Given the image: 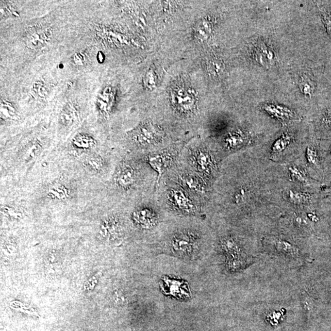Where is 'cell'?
Wrapping results in <instances>:
<instances>
[{
    "instance_id": "obj_1",
    "label": "cell",
    "mask_w": 331,
    "mask_h": 331,
    "mask_svg": "<svg viewBox=\"0 0 331 331\" xmlns=\"http://www.w3.org/2000/svg\"><path fill=\"white\" fill-rule=\"evenodd\" d=\"M172 248L176 255L182 257L190 258L198 252V242L195 237L190 234H182L174 237Z\"/></svg>"
},
{
    "instance_id": "obj_2",
    "label": "cell",
    "mask_w": 331,
    "mask_h": 331,
    "mask_svg": "<svg viewBox=\"0 0 331 331\" xmlns=\"http://www.w3.org/2000/svg\"><path fill=\"white\" fill-rule=\"evenodd\" d=\"M253 56L259 64L266 67L273 66L276 61L274 51L263 42H258L255 44Z\"/></svg>"
},
{
    "instance_id": "obj_3",
    "label": "cell",
    "mask_w": 331,
    "mask_h": 331,
    "mask_svg": "<svg viewBox=\"0 0 331 331\" xmlns=\"http://www.w3.org/2000/svg\"><path fill=\"white\" fill-rule=\"evenodd\" d=\"M263 110L269 115L283 122L286 121L298 120V116L295 112L285 106L271 103L263 104L262 106Z\"/></svg>"
},
{
    "instance_id": "obj_4",
    "label": "cell",
    "mask_w": 331,
    "mask_h": 331,
    "mask_svg": "<svg viewBox=\"0 0 331 331\" xmlns=\"http://www.w3.org/2000/svg\"><path fill=\"white\" fill-rule=\"evenodd\" d=\"M221 247L227 255V261H235L245 258L241 246L232 237H226L221 242Z\"/></svg>"
},
{
    "instance_id": "obj_5",
    "label": "cell",
    "mask_w": 331,
    "mask_h": 331,
    "mask_svg": "<svg viewBox=\"0 0 331 331\" xmlns=\"http://www.w3.org/2000/svg\"><path fill=\"white\" fill-rule=\"evenodd\" d=\"M270 242L275 250L281 255L292 258L298 257L299 255V248L285 240L274 238L270 239Z\"/></svg>"
},
{
    "instance_id": "obj_6",
    "label": "cell",
    "mask_w": 331,
    "mask_h": 331,
    "mask_svg": "<svg viewBox=\"0 0 331 331\" xmlns=\"http://www.w3.org/2000/svg\"><path fill=\"white\" fill-rule=\"evenodd\" d=\"M160 136V132L157 128L151 124H146L141 126L136 132V139L140 144H151Z\"/></svg>"
},
{
    "instance_id": "obj_7",
    "label": "cell",
    "mask_w": 331,
    "mask_h": 331,
    "mask_svg": "<svg viewBox=\"0 0 331 331\" xmlns=\"http://www.w3.org/2000/svg\"><path fill=\"white\" fill-rule=\"evenodd\" d=\"M50 32L47 30H38L28 35L26 38L27 46L32 49L40 48L48 41Z\"/></svg>"
},
{
    "instance_id": "obj_8",
    "label": "cell",
    "mask_w": 331,
    "mask_h": 331,
    "mask_svg": "<svg viewBox=\"0 0 331 331\" xmlns=\"http://www.w3.org/2000/svg\"><path fill=\"white\" fill-rule=\"evenodd\" d=\"M133 219L137 225L144 228H150L155 225L156 218L150 210H137L133 214Z\"/></svg>"
},
{
    "instance_id": "obj_9",
    "label": "cell",
    "mask_w": 331,
    "mask_h": 331,
    "mask_svg": "<svg viewBox=\"0 0 331 331\" xmlns=\"http://www.w3.org/2000/svg\"><path fill=\"white\" fill-rule=\"evenodd\" d=\"M78 118V114L75 106L68 103L63 108L60 113L59 120L62 125L69 127L73 124Z\"/></svg>"
},
{
    "instance_id": "obj_10",
    "label": "cell",
    "mask_w": 331,
    "mask_h": 331,
    "mask_svg": "<svg viewBox=\"0 0 331 331\" xmlns=\"http://www.w3.org/2000/svg\"><path fill=\"white\" fill-rule=\"evenodd\" d=\"M135 173L131 167H125L120 172L116 179L118 185L122 188H128L134 183Z\"/></svg>"
},
{
    "instance_id": "obj_11",
    "label": "cell",
    "mask_w": 331,
    "mask_h": 331,
    "mask_svg": "<svg viewBox=\"0 0 331 331\" xmlns=\"http://www.w3.org/2000/svg\"><path fill=\"white\" fill-rule=\"evenodd\" d=\"M48 198L53 200H64L69 198L68 189L62 184H56L51 186L47 192Z\"/></svg>"
},
{
    "instance_id": "obj_12",
    "label": "cell",
    "mask_w": 331,
    "mask_h": 331,
    "mask_svg": "<svg viewBox=\"0 0 331 331\" xmlns=\"http://www.w3.org/2000/svg\"><path fill=\"white\" fill-rule=\"evenodd\" d=\"M212 28L211 23L209 20L206 19L200 20L195 27V36L200 40H206L211 36Z\"/></svg>"
},
{
    "instance_id": "obj_13",
    "label": "cell",
    "mask_w": 331,
    "mask_h": 331,
    "mask_svg": "<svg viewBox=\"0 0 331 331\" xmlns=\"http://www.w3.org/2000/svg\"><path fill=\"white\" fill-rule=\"evenodd\" d=\"M169 160V156L158 155L149 157L148 161L151 167L158 172L159 176H161L166 167L168 165Z\"/></svg>"
},
{
    "instance_id": "obj_14",
    "label": "cell",
    "mask_w": 331,
    "mask_h": 331,
    "mask_svg": "<svg viewBox=\"0 0 331 331\" xmlns=\"http://www.w3.org/2000/svg\"><path fill=\"white\" fill-rule=\"evenodd\" d=\"M74 148L87 150L94 148L97 143L92 137L86 134H79L74 137L73 141Z\"/></svg>"
},
{
    "instance_id": "obj_15",
    "label": "cell",
    "mask_w": 331,
    "mask_h": 331,
    "mask_svg": "<svg viewBox=\"0 0 331 331\" xmlns=\"http://www.w3.org/2000/svg\"><path fill=\"white\" fill-rule=\"evenodd\" d=\"M172 199L176 206L178 208L190 211L192 209V205L190 200L183 192L181 191H175L172 195Z\"/></svg>"
},
{
    "instance_id": "obj_16",
    "label": "cell",
    "mask_w": 331,
    "mask_h": 331,
    "mask_svg": "<svg viewBox=\"0 0 331 331\" xmlns=\"http://www.w3.org/2000/svg\"><path fill=\"white\" fill-rule=\"evenodd\" d=\"M291 141V137L289 134H285L282 135L278 139H277L276 142L272 147V154H279L283 152L284 151L288 148L290 145Z\"/></svg>"
},
{
    "instance_id": "obj_17",
    "label": "cell",
    "mask_w": 331,
    "mask_h": 331,
    "mask_svg": "<svg viewBox=\"0 0 331 331\" xmlns=\"http://www.w3.org/2000/svg\"><path fill=\"white\" fill-rule=\"evenodd\" d=\"M288 199L295 204H304L309 202L311 199V196L307 193L298 191L290 190L286 193Z\"/></svg>"
},
{
    "instance_id": "obj_18",
    "label": "cell",
    "mask_w": 331,
    "mask_h": 331,
    "mask_svg": "<svg viewBox=\"0 0 331 331\" xmlns=\"http://www.w3.org/2000/svg\"><path fill=\"white\" fill-rule=\"evenodd\" d=\"M299 88L305 95L312 96L315 90V83L309 76H303L299 83Z\"/></svg>"
},
{
    "instance_id": "obj_19",
    "label": "cell",
    "mask_w": 331,
    "mask_h": 331,
    "mask_svg": "<svg viewBox=\"0 0 331 331\" xmlns=\"http://www.w3.org/2000/svg\"><path fill=\"white\" fill-rule=\"evenodd\" d=\"M42 151V146L38 141H34L28 147L25 152L24 158L26 162H31L38 157Z\"/></svg>"
},
{
    "instance_id": "obj_20",
    "label": "cell",
    "mask_w": 331,
    "mask_h": 331,
    "mask_svg": "<svg viewBox=\"0 0 331 331\" xmlns=\"http://www.w3.org/2000/svg\"><path fill=\"white\" fill-rule=\"evenodd\" d=\"M118 227L115 220L109 218L105 220L101 228V232L105 237L111 236L118 232Z\"/></svg>"
},
{
    "instance_id": "obj_21",
    "label": "cell",
    "mask_w": 331,
    "mask_h": 331,
    "mask_svg": "<svg viewBox=\"0 0 331 331\" xmlns=\"http://www.w3.org/2000/svg\"><path fill=\"white\" fill-rule=\"evenodd\" d=\"M291 179L294 181L301 183H306L308 182V178L302 169H300L297 166H290L289 167Z\"/></svg>"
},
{
    "instance_id": "obj_22",
    "label": "cell",
    "mask_w": 331,
    "mask_h": 331,
    "mask_svg": "<svg viewBox=\"0 0 331 331\" xmlns=\"http://www.w3.org/2000/svg\"><path fill=\"white\" fill-rule=\"evenodd\" d=\"M207 69L212 75L220 76L224 71V64L220 60L214 58L209 60L207 64Z\"/></svg>"
},
{
    "instance_id": "obj_23",
    "label": "cell",
    "mask_w": 331,
    "mask_h": 331,
    "mask_svg": "<svg viewBox=\"0 0 331 331\" xmlns=\"http://www.w3.org/2000/svg\"><path fill=\"white\" fill-rule=\"evenodd\" d=\"M86 166L93 171H99L103 166V162L101 157L99 155H92L85 161Z\"/></svg>"
},
{
    "instance_id": "obj_24",
    "label": "cell",
    "mask_w": 331,
    "mask_h": 331,
    "mask_svg": "<svg viewBox=\"0 0 331 331\" xmlns=\"http://www.w3.org/2000/svg\"><path fill=\"white\" fill-rule=\"evenodd\" d=\"M197 162L200 169L207 170L211 165V160L208 154L203 151H200L197 157Z\"/></svg>"
},
{
    "instance_id": "obj_25",
    "label": "cell",
    "mask_w": 331,
    "mask_h": 331,
    "mask_svg": "<svg viewBox=\"0 0 331 331\" xmlns=\"http://www.w3.org/2000/svg\"><path fill=\"white\" fill-rule=\"evenodd\" d=\"M1 115L3 116L4 118H7V119H9V118L13 119V118L16 116L15 109L8 104H1Z\"/></svg>"
},
{
    "instance_id": "obj_26",
    "label": "cell",
    "mask_w": 331,
    "mask_h": 331,
    "mask_svg": "<svg viewBox=\"0 0 331 331\" xmlns=\"http://www.w3.org/2000/svg\"><path fill=\"white\" fill-rule=\"evenodd\" d=\"M321 14L326 29L331 36V12L322 9L321 10Z\"/></svg>"
},
{
    "instance_id": "obj_27",
    "label": "cell",
    "mask_w": 331,
    "mask_h": 331,
    "mask_svg": "<svg viewBox=\"0 0 331 331\" xmlns=\"http://www.w3.org/2000/svg\"><path fill=\"white\" fill-rule=\"evenodd\" d=\"M306 157L311 164L316 165L318 163V155L315 149L313 147H309L307 149Z\"/></svg>"
},
{
    "instance_id": "obj_28",
    "label": "cell",
    "mask_w": 331,
    "mask_h": 331,
    "mask_svg": "<svg viewBox=\"0 0 331 331\" xmlns=\"http://www.w3.org/2000/svg\"><path fill=\"white\" fill-rule=\"evenodd\" d=\"M244 138L239 135H232L227 139L228 146L230 148H234L235 147L239 146L243 143Z\"/></svg>"
},
{
    "instance_id": "obj_29",
    "label": "cell",
    "mask_w": 331,
    "mask_h": 331,
    "mask_svg": "<svg viewBox=\"0 0 331 331\" xmlns=\"http://www.w3.org/2000/svg\"><path fill=\"white\" fill-rule=\"evenodd\" d=\"M3 211L7 215L13 216V218H18L20 215L19 212L14 207L6 206L3 208Z\"/></svg>"
},
{
    "instance_id": "obj_30",
    "label": "cell",
    "mask_w": 331,
    "mask_h": 331,
    "mask_svg": "<svg viewBox=\"0 0 331 331\" xmlns=\"http://www.w3.org/2000/svg\"><path fill=\"white\" fill-rule=\"evenodd\" d=\"M186 185H188L190 188L197 189L199 186L198 185V182L197 179L188 178L186 179Z\"/></svg>"
},
{
    "instance_id": "obj_31",
    "label": "cell",
    "mask_w": 331,
    "mask_h": 331,
    "mask_svg": "<svg viewBox=\"0 0 331 331\" xmlns=\"http://www.w3.org/2000/svg\"><path fill=\"white\" fill-rule=\"evenodd\" d=\"M323 120L324 122H325L326 125L331 124V110L328 112V113L325 116Z\"/></svg>"
}]
</instances>
